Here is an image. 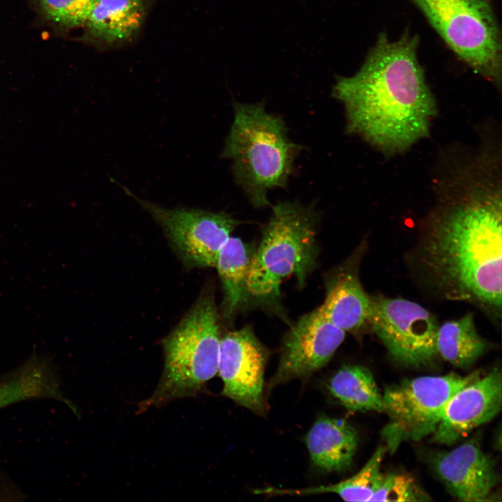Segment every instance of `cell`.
I'll return each mask as SVG.
<instances>
[{
    "mask_svg": "<svg viewBox=\"0 0 502 502\" xmlns=\"http://www.w3.org/2000/svg\"><path fill=\"white\" fill-rule=\"evenodd\" d=\"M386 448L379 446L364 466L355 475L330 485L300 489L266 487L254 490L256 494L268 496H309L333 493L346 501H370L377 490L384 473L381 471Z\"/></svg>",
    "mask_w": 502,
    "mask_h": 502,
    "instance_id": "obj_19",
    "label": "cell"
},
{
    "mask_svg": "<svg viewBox=\"0 0 502 502\" xmlns=\"http://www.w3.org/2000/svg\"><path fill=\"white\" fill-rule=\"evenodd\" d=\"M220 342L214 296L204 290L163 340L164 370L153 393L139 404V412L200 393L218 372Z\"/></svg>",
    "mask_w": 502,
    "mask_h": 502,
    "instance_id": "obj_5",
    "label": "cell"
},
{
    "mask_svg": "<svg viewBox=\"0 0 502 502\" xmlns=\"http://www.w3.org/2000/svg\"><path fill=\"white\" fill-rule=\"evenodd\" d=\"M418 261L443 298L501 310V157L490 147L455 165L436 186Z\"/></svg>",
    "mask_w": 502,
    "mask_h": 502,
    "instance_id": "obj_1",
    "label": "cell"
},
{
    "mask_svg": "<svg viewBox=\"0 0 502 502\" xmlns=\"http://www.w3.org/2000/svg\"><path fill=\"white\" fill-rule=\"evenodd\" d=\"M305 442L317 468L326 472H341L352 464L358 437L344 420L322 417L314 423Z\"/></svg>",
    "mask_w": 502,
    "mask_h": 502,
    "instance_id": "obj_16",
    "label": "cell"
},
{
    "mask_svg": "<svg viewBox=\"0 0 502 502\" xmlns=\"http://www.w3.org/2000/svg\"><path fill=\"white\" fill-rule=\"evenodd\" d=\"M98 0H39L43 16L62 28L84 25Z\"/></svg>",
    "mask_w": 502,
    "mask_h": 502,
    "instance_id": "obj_22",
    "label": "cell"
},
{
    "mask_svg": "<svg viewBox=\"0 0 502 502\" xmlns=\"http://www.w3.org/2000/svg\"><path fill=\"white\" fill-rule=\"evenodd\" d=\"M501 374L494 369L459 388L448 400L433 432L434 440L452 444L490 421L501 411Z\"/></svg>",
    "mask_w": 502,
    "mask_h": 502,
    "instance_id": "obj_12",
    "label": "cell"
},
{
    "mask_svg": "<svg viewBox=\"0 0 502 502\" xmlns=\"http://www.w3.org/2000/svg\"><path fill=\"white\" fill-rule=\"evenodd\" d=\"M369 324L390 354L402 363L424 365L439 356V326L429 311L415 302L371 296Z\"/></svg>",
    "mask_w": 502,
    "mask_h": 502,
    "instance_id": "obj_9",
    "label": "cell"
},
{
    "mask_svg": "<svg viewBox=\"0 0 502 502\" xmlns=\"http://www.w3.org/2000/svg\"><path fill=\"white\" fill-rule=\"evenodd\" d=\"M345 337V331L317 308L302 316L284 337L279 365L271 387L306 377L324 367Z\"/></svg>",
    "mask_w": 502,
    "mask_h": 502,
    "instance_id": "obj_11",
    "label": "cell"
},
{
    "mask_svg": "<svg viewBox=\"0 0 502 502\" xmlns=\"http://www.w3.org/2000/svg\"><path fill=\"white\" fill-rule=\"evenodd\" d=\"M149 0H98L85 25L84 38L112 47L132 39L142 27Z\"/></svg>",
    "mask_w": 502,
    "mask_h": 502,
    "instance_id": "obj_15",
    "label": "cell"
},
{
    "mask_svg": "<svg viewBox=\"0 0 502 502\" xmlns=\"http://www.w3.org/2000/svg\"><path fill=\"white\" fill-rule=\"evenodd\" d=\"M486 347V342L476 330L471 313L439 326L436 335L438 355L455 367H470L484 353Z\"/></svg>",
    "mask_w": 502,
    "mask_h": 502,
    "instance_id": "obj_20",
    "label": "cell"
},
{
    "mask_svg": "<svg viewBox=\"0 0 502 502\" xmlns=\"http://www.w3.org/2000/svg\"><path fill=\"white\" fill-rule=\"evenodd\" d=\"M38 398L56 400L73 411L76 409L63 395L49 359L34 353L19 368L0 379V409Z\"/></svg>",
    "mask_w": 502,
    "mask_h": 502,
    "instance_id": "obj_17",
    "label": "cell"
},
{
    "mask_svg": "<svg viewBox=\"0 0 502 502\" xmlns=\"http://www.w3.org/2000/svg\"><path fill=\"white\" fill-rule=\"evenodd\" d=\"M480 375L423 376L388 387L382 395L383 412L388 417L383 429L388 448L394 451L404 441L433 434L450 397Z\"/></svg>",
    "mask_w": 502,
    "mask_h": 502,
    "instance_id": "obj_7",
    "label": "cell"
},
{
    "mask_svg": "<svg viewBox=\"0 0 502 502\" xmlns=\"http://www.w3.org/2000/svg\"><path fill=\"white\" fill-rule=\"evenodd\" d=\"M266 349L245 326L220 337L218 372L223 382L222 395L253 413L264 415Z\"/></svg>",
    "mask_w": 502,
    "mask_h": 502,
    "instance_id": "obj_10",
    "label": "cell"
},
{
    "mask_svg": "<svg viewBox=\"0 0 502 502\" xmlns=\"http://www.w3.org/2000/svg\"><path fill=\"white\" fill-rule=\"evenodd\" d=\"M325 284L326 298L318 310L327 319L349 333H356L369 324L371 296L364 291L357 273L348 263L330 273Z\"/></svg>",
    "mask_w": 502,
    "mask_h": 502,
    "instance_id": "obj_14",
    "label": "cell"
},
{
    "mask_svg": "<svg viewBox=\"0 0 502 502\" xmlns=\"http://www.w3.org/2000/svg\"><path fill=\"white\" fill-rule=\"evenodd\" d=\"M253 253L241 239L230 236L218 254L215 267L223 291L221 312L227 321L231 320L250 297L248 280Z\"/></svg>",
    "mask_w": 502,
    "mask_h": 502,
    "instance_id": "obj_18",
    "label": "cell"
},
{
    "mask_svg": "<svg viewBox=\"0 0 502 502\" xmlns=\"http://www.w3.org/2000/svg\"><path fill=\"white\" fill-rule=\"evenodd\" d=\"M330 394L352 411L383 412V397L371 372L360 365L339 370L328 383Z\"/></svg>",
    "mask_w": 502,
    "mask_h": 502,
    "instance_id": "obj_21",
    "label": "cell"
},
{
    "mask_svg": "<svg viewBox=\"0 0 502 502\" xmlns=\"http://www.w3.org/2000/svg\"><path fill=\"white\" fill-rule=\"evenodd\" d=\"M318 213L312 205L280 201L254 252L248 280L249 294L261 304H278L280 286L294 276L301 287L317 263Z\"/></svg>",
    "mask_w": 502,
    "mask_h": 502,
    "instance_id": "obj_4",
    "label": "cell"
},
{
    "mask_svg": "<svg viewBox=\"0 0 502 502\" xmlns=\"http://www.w3.org/2000/svg\"><path fill=\"white\" fill-rule=\"evenodd\" d=\"M434 466L450 494L464 501H486L498 480L491 459L473 441L439 454Z\"/></svg>",
    "mask_w": 502,
    "mask_h": 502,
    "instance_id": "obj_13",
    "label": "cell"
},
{
    "mask_svg": "<svg viewBox=\"0 0 502 502\" xmlns=\"http://www.w3.org/2000/svg\"><path fill=\"white\" fill-rule=\"evenodd\" d=\"M450 49L500 89L501 37L487 0H411Z\"/></svg>",
    "mask_w": 502,
    "mask_h": 502,
    "instance_id": "obj_6",
    "label": "cell"
},
{
    "mask_svg": "<svg viewBox=\"0 0 502 502\" xmlns=\"http://www.w3.org/2000/svg\"><path fill=\"white\" fill-rule=\"evenodd\" d=\"M121 187L162 227L173 250L189 268L215 267L220 251L239 224L224 211L168 208Z\"/></svg>",
    "mask_w": 502,
    "mask_h": 502,
    "instance_id": "obj_8",
    "label": "cell"
},
{
    "mask_svg": "<svg viewBox=\"0 0 502 502\" xmlns=\"http://www.w3.org/2000/svg\"><path fill=\"white\" fill-rule=\"evenodd\" d=\"M429 496L414 480L403 474H384L370 501H423Z\"/></svg>",
    "mask_w": 502,
    "mask_h": 502,
    "instance_id": "obj_23",
    "label": "cell"
},
{
    "mask_svg": "<svg viewBox=\"0 0 502 502\" xmlns=\"http://www.w3.org/2000/svg\"><path fill=\"white\" fill-rule=\"evenodd\" d=\"M418 46L417 36L392 40L381 33L357 73L337 78L333 89L344 108L347 132L386 155L428 137L438 112Z\"/></svg>",
    "mask_w": 502,
    "mask_h": 502,
    "instance_id": "obj_2",
    "label": "cell"
},
{
    "mask_svg": "<svg viewBox=\"0 0 502 502\" xmlns=\"http://www.w3.org/2000/svg\"><path fill=\"white\" fill-rule=\"evenodd\" d=\"M234 121L222 156L232 162L235 182L251 204H270L268 192L284 188L301 147L289 140L283 119L261 103L234 104Z\"/></svg>",
    "mask_w": 502,
    "mask_h": 502,
    "instance_id": "obj_3",
    "label": "cell"
}]
</instances>
